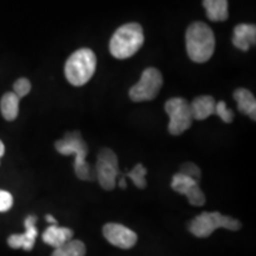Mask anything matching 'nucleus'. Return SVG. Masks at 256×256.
<instances>
[{
	"instance_id": "1",
	"label": "nucleus",
	"mask_w": 256,
	"mask_h": 256,
	"mask_svg": "<svg viewBox=\"0 0 256 256\" xmlns=\"http://www.w3.org/2000/svg\"><path fill=\"white\" fill-rule=\"evenodd\" d=\"M55 148L57 152L63 156H76L74 170H75V174L78 179L87 182L95 180V170L86 162V156H87L89 151L88 146L82 139L81 133L78 130L66 133V136L62 139L57 140L55 142Z\"/></svg>"
},
{
	"instance_id": "2",
	"label": "nucleus",
	"mask_w": 256,
	"mask_h": 256,
	"mask_svg": "<svg viewBox=\"0 0 256 256\" xmlns=\"http://www.w3.org/2000/svg\"><path fill=\"white\" fill-rule=\"evenodd\" d=\"M186 51L190 60L194 63H206L214 55L216 40L209 25L196 22L188 25L185 34Z\"/></svg>"
},
{
	"instance_id": "3",
	"label": "nucleus",
	"mask_w": 256,
	"mask_h": 256,
	"mask_svg": "<svg viewBox=\"0 0 256 256\" xmlns=\"http://www.w3.org/2000/svg\"><path fill=\"white\" fill-rule=\"evenodd\" d=\"M145 42L142 25L128 23L120 26L110 42V51L115 58L126 60L136 55Z\"/></svg>"
},
{
	"instance_id": "4",
	"label": "nucleus",
	"mask_w": 256,
	"mask_h": 256,
	"mask_svg": "<svg viewBox=\"0 0 256 256\" xmlns=\"http://www.w3.org/2000/svg\"><path fill=\"white\" fill-rule=\"evenodd\" d=\"M96 55L88 48L76 50L66 62L64 74L68 82L75 87H81L90 81L96 70Z\"/></svg>"
},
{
	"instance_id": "5",
	"label": "nucleus",
	"mask_w": 256,
	"mask_h": 256,
	"mask_svg": "<svg viewBox=\"0 0 256 256\" xmlns=\"http://www.w3.org/2000/svg\"><path fill=\"white\" fill-rule=\"evenodd\" d=\"M188 228L196 238H206L220 228L238 232L242 228V224L234 217L222 215L220 212H202L190 220Z\"/></svg>"
},
{
	"instance_id": "6",
	"label": "nucleus",
	"mask_w": 256,
	"mask_h": 256,
	"mask_svg": "<svg viewBox=\"0 0 256 256\" xmlns=\"http://www.w3.org/2000/svg\"><path fill=\"white\" fill-rule=\"evenodd\" d=\"M165 112L168 115V132L172 136H180L191 127L194 121L191 104L183 98H172L165 104Z\"/></svg>"
},
{
	"instance_id": "7",
	"label": "nucleus",
	"mask_w": 256,
	"mask_h": 256,
	"mask_svg": "<svg viewBox=\"0 0 256 256\" xmlns=\"http://www.w3.org/2000/svg\"><path fill=\"white\" fill-rule=\"evenodd\" d=\"M95 176L101 188L107 191L114 190L116 186V179L119 177V162L114 151L104 147L98 153L95 165Z\"/></svg>"
},
{
	"instance_id": "8",
	"label": "nucleus",
	"mask_w": 256,
	"mask_h": 256,
	"mask_svg": "<svg viewBox=\"0 0 256 256\" xmlns=\"http://www.w3.org/2000/svg\"><path fill=\"white\" fill-rule=\"evenodd\" d=\"M164 78L162 72L156 68H147L144 70L139 82L130 89V98L134 102L152 101L158 96L162 87Z\"/></svg>"
},
{
	"instance_id": "9",
	"label": "nucleus",
	"mask_w": 256,
	"mask_h": 256,
	"mask_svg": "<svg viewBox=\"0 0 256 256\" xmlns=\"http://www.w3.org/2000/svg\"><path fill=\"white\" fill-rule=\"evenodd\" d=\"M171 188H174L176 192H178V194L186 196L188 203H190L191 206H202L206 204V194L202 191L200 184H198V182L194 180V179H191L190 177H186V176L179 174L178 172V174H174V178H172Z\"/></svg>"
},
{
	"instance_id": "10",
	"label": "nucleus",
	"mask_w": 256,
	"mask_h": 256,
	"mask_svg": "<svg viewBox=\"0 0 256 256\" xmlns=\"http://www.w3.org/2000/svg\"><path fill=\"white\" fill-rule=\"evenodd\" d=\"M102 232L110 244L121 249L133 248L138 241V235L133 230L119 223L104 224Z\"/></svg>"
},
{
	"instance_id": "11",
	"label": "nucleus",
	"mask_w": 256,
	"mask_h": 256,
	"mask_svg": "<svg viewBox=\"0 0 256 256\" xmlns=\"http://www.w3.org/2000/svg\"><path fill=\"white\" fill-rule=\"evenodd\" d=\"M37 217L28 216L25 220V232L24 234H14L8 238V244L14 249H24V250L30 252L34 249V242L38 236V230L36 226Z\"/></svg>"
},
{
	"instance_id": "12",
	"label": "nucleus",
	"mask_w": 256,
	"mask_h": 256,
	"mask_svg": "<svg viewBox=\"0 0 256 256\" xmlns=\"http://www.w3.org/2000/svg\"><path fill=\"white\" fill-rule=\"evenodd\" d=\"M256 42V26L252 24H238L234 30L232 44L241 51H248Z\"/></svg>"
},
{
	"instance_id": "13",
	"label": "nucleus",
	"mask_w": 256,
	"mask_h": 256,
	"mask_svg": "<svg viewBox=\"0 0 256 256\" xmlns=\"http://www.w3.org/2000/svg\"><path fill=\"white\" fill-rule=\"evenodd\" d=\"M74 236V232L69 228H64V226H58L57 224H51L48 226L46 232H43V242L46 244L51 246L54 248H58L60 246L66 244V242L72 241Z\"/></svg>"
},
{
	"instance_id": "14",
	"label": "nucleus",
	"mask_w": 256,
	"mask_h": 256,
	"mask_svg": "<svg viewBox=\"0 0 256 256\" xmlns=\"http://www.w3.org/2000/svg\"><path fill=\"white\" fill-rule=\"evenodd\" d=\"M190 104L194 120H206L212 114H215L216 101L210 95L198 96L194 101L190 102Z\"/></svg>"
},
{
	"instance_id": "15",
	"label": "nucleus",
	"mask_w": 256,
	"mask_h": 256,
	"mask_svg": "<svg viewBox=\"0 0 256 256\" xmlns=\"http://www.w3.org/2000/svg\"><path fill=\"white\" fill-rule=\"evenodd\" d=\"M234 98L238 104V110L242 114L250 116L252 121L256 119V100L255 96L246 88H238L234 92Z\"/></svg>"
},
{
	"instance_id": "16",
	"label": "nucleus",
	"mask_w": 256,
	"mask_h": 256,
	"mask_svg": "<svg viewBox=\"0 0 256 256\" xmlns=\"http://www.w3.org/2000/svg\"><path fill=\"white\" fill-rule=\"evenodd\" d=\"M203 6L211 22H224L229 17L228 0H203Z\"/></svg>"
},
{
	"instance_id": "17",
	"label": "nucleus",
	"mask_w": 256,
	"mask_h": 256,
	"mask_svg": "<svg viewBox=\"0 0 256 256\" xmlns=\"http://www.w3.org/2000/svg\"><path fill=\"white\" fill-rule=\"evenodd\" d=\"M19 100L17 95L14 92H6L0 101V110L5 120L14 121L17 119L19 113Z\"/></svg>"
},
{
	"instance_id": "18",
	"label": "nucleus",
	"mask_w": 256,
	"mask_h": 256,
	"mask_svg": "<svg viewBox=\"0 0 256 256\" xmlns=\"http://www.w3.org/2000/svg\"><path fill=\"white\" fill-rule=\"evenodd\" d=\"M86 246L80 240H72L66 244L55 248L51 256H86Z\"/></svg>"
},
{
	"instance_id": "19",
	"label": "nucleus",
	"mask_w": 256,
	"mask_h": 256,
	"mask_svg": "<svg viewBox=\"0 0 256 256\" xmlns=\"http://www.w3.org/2000/svg\"><path fill=\"white\" fill-rule=\"evenodd\" d=\"M147 174V170L144 168L142 164H136L134 168L130 172H128L127 177L132 179L133 184L136 185L138 188H146V179L145 176Z\"/></svg>"
},
{
	"instance_id": "20",
	"label": "nucleus",
	"mask_w": 256,
	"mask_h": 256,
	"mask_svg": "<svg viewBox=\"0 0 256 256\" xmlns=\"http://www.w3.org/2000/svg\"><path fill=\"white\" fill-rule=\"evenodd\" d=\"M179 174L186 176V177H190L194 180L200 182V179L202 177V172L200 168H198L196 164L194 162H184L183 165L180 166V170H179Z\"/></svg>"
},
{
	"instance_id": "21",
	"label": "nucleus",
	"mask_w": 256,
	"mask_h": 256,
	"mask_svg": "<svg viewBox=\"0 0 256 256\" xmlns=\"http://www.w3.org/2000/svg\"><path fill=\"white\" fill-rule=\"evenodd\" d=\"M215 114L218 115L220 119H222L223 122H226V124L232 122L234 116H235V115H234V112L226 107V102H224V101L216 102Z\"/></svg>"
},
{
	"instance_id": "22",
	"label": "nucleus",
	"mask_w": 256,
	"mask_h": 256,
	"mask_svg": "<svg viewBox=\"0 0 256 256\" xmlns=\"http://www.w3.org/2000/svg\"><path fill=\"white\" fill-rule=\"evenodd\" d=\"M31 92V82L28 78H18L14 84V92L19 98L26 96Z\"/></svg>"
},
{
	"instance_id": "23",
	"label": "nucleus",
	"mask_w": 256,
	"mask_h": 256,
	"mask_svg": "<svg viewBox=\"0 0 256 256\" xmlns=\"http://www.w3.org/2000/svg\"><path fill=\"white\" fill-rule=\"evenodd\" d=\"M14 206V197L8 191L0 190V212L8 211Z\"/></svg>"
},
{
	"instance_id": "24",
	"label": "nucleus",
	"mask_w": 256,
	"mask_h": 256,
	"mask_svg": "<svg viewBox=\"0 0 256 256\" xmlns=\"http://www.w3.org/2000/svg\"><path fill=\"white\" fill-rule=\"evenodd\" d=\"M5 154V145L2 144V140H0V158Z\"/></svg>"
},
{
	"instance_id": "25",
	"label": "nucleus",
	"mask_w": 256,
	"mask_h": 256,
	"mask_svg": "<svg viewBox=\"0 0 256 256\" xmlns=\"http://www.w3.org/2000/svg\"><path fill=\"white\" fill-rule=\"evenodd\" d=\"M119 186L121 188H126V180H124V177H121L119 180Z\"/></svg>"
},
{
	"instance_id": "26",
	"label": "nucleus",
	"mask_w": 256,
	"mask_h": 256,
	"mask_svg": "<svg viewBox=\"0 0 256 256\" xmlns=\"http://www.w3.org/2000/svg\"><path fill=\"white\" fill-rule=\"evenodd\" d=\"M46 220L49 223H51V224H57V220L54 218V217L51 216V215H46Z\"/></svg>"
}]
</instances>
